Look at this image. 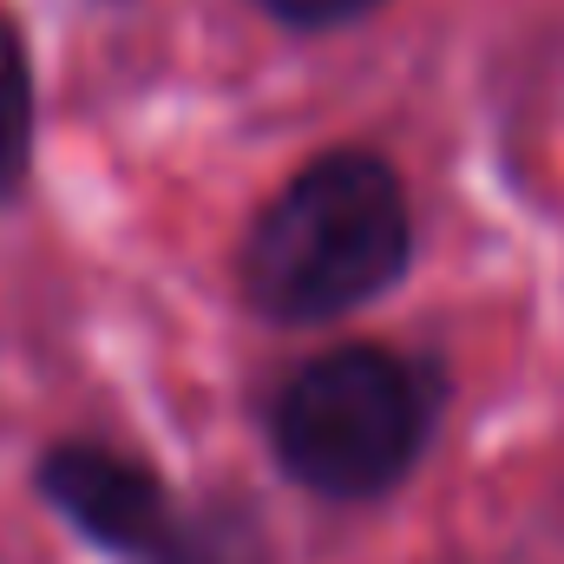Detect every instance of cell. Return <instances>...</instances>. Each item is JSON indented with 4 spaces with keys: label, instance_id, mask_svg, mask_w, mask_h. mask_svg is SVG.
<instances>
[{
    "label": "cell",
    "instance_id": "6da1fadb",
    "mask_svg": "<svg viewBox=\"0 0 564 564\" xmlns=\"http://www.w3.org/2000/svg\"><path fill=\"white\" fill-rule=\"evenodd\" d=\"M408 184L375 151H322L302 164L243 243V295L270 322H335L408 276Z\"/></svg>",
    "mask_w": 564,
    "mask_h": 564
},
{
    "label": "cell",
    "instance_id": "7a4b0ae2",
    "mask_svg": "<svg viewBox=\"0 0 564 564\" xmlns=\"http://www.w3.org/2000/svg\"><path fill=\"white\" fill-rule=\"evenodd\" d=\"M440 414V381L394 348H328L289 375L270 408L282 473L322 499H381L394 492Z\"/></svg>",
    "mask_w": 564,
    "mask_h": 564
},
{
    "label": "cell",
    "instance_id": "3957f363",
    "mask_svg": "<svg viewBox=\"0 0 564 564\" xmlns=\"http://www.w3.org/2000/svg\"><path fill=\"white\" fill-rule=\"evenodd\" d=\"M33 486L79 539H93L119 558H151L177 532L164 479L139 459L112 453V446H93V440L46 446L40 466H33Z\"/></svg>",
    "mask_w": 564,
    "mask_h": 564
},
{
    "label": "cell",
    "instance_id": "277c9868",
    "mask_svg": "<svg viewBox=\"0 0 564 564\" xmlns=\"http://www.w3.org/2000/svg\"><path fill=\"white\" fill-rule=\"evenodd\" d=\"M144 564H270V552H263V525L237 499H217V506L177 519V532Z\"/></svg>",
    "mask_w": 564,
    "mask_h": 564
},
{
    "label": "cell",
    "instance_id": "5b68a950",
    "mask_svg": "<svg viewBox=\"0 0 564 564\" xmlns=\"http://www.w3.org/2000/svg\"><path fill=\"white\" fill-rule=\"evenodd\" d=\"M33 164V59L20 26L0 13V197L20 191Z\"/></svg>",
    "mask_w": 564,
    "mask_h": 564
},
{
    "label": "cell",
    "instance_id": "8992f818",
    "mask_svg": "<svg viewBox=\"0 0 564 564\" xmlns=\"http://www.w3.org/2000/svg\"><path fill=\"white\" fill-rule=\"evenodd\" d=\"M250 7H263L276 26H295V33H328V26L368 20L381 0H250Z\"/></svg>",
    "mask_w": 564,
    "mask_h": 564
}]
</instances>
